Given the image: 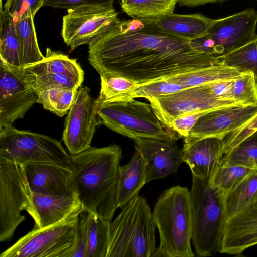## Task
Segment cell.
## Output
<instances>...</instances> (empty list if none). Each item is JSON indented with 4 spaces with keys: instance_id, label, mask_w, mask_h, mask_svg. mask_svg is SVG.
I'll use <instances>...</instances> for the list:
<instances>
[{
    "instance_id": "cell-1",
    "label": "cell",
    "mask_w": 257,
    "mask_h": 257,
    "mask_svg": "<svg viewBox=\"0 0 257 257\" xmlns=\"http://www.w3.org/2000/svg\"><path fill=\"white\" fill-rule=\"evenodd\" d=\"M88 60L98 72L121 76L138 85L192 72L221 63L192 41L165 33L138 19H118L89 46Z\"/></svg>"
},
{
    "instance_id": "cell-2",
    "label": "cell",
    "mask_w": 257,
    "mask_h": 257,
    "mask_svg": "<svg viewBox=\"0 0 257 257\" xmlns=\"http://www.w3.org/2000/svg\"><path fill=\"white\" fill-rule=\"evenodd\" d=\"M122 150L117 145L91 147L70 155L72 184L84 211L111 222L117 197Z\"/></svg>"
},
{
    "instance_id": "cell-3",
    "label": "cell",
    "mask_w": 257,
    "mask_h": 257,
    "mask_svg": "<svg viewBox=\"0 0 257 257\" xmlns=\"http://www.w3.org/2000/svg\"><path fill=\"white\" fill-rule=\"evenodd\" d=\"M160 245L152 256L193 257L190 191L176 186L164 191L153 209Z\"/></svg>"
},
{
    "instance_id": "cell-4",
    "label": "cell",
    "mask_w": 257,
    "mask_h": 257,
    "mask_svg": "<svg viewBox=\"0 0 257 257\" xmlns=\"http://www.w3.org/2000/svg\"><path fill=\"white\" fill-rule=\"evenodd\" d=\"M109 227L107 257H150L156 249L153 213L138 196L122 208Z\"/></svg>"
},
{
    "instance_id": "cell-5",
    "label": "cell",
    "mask_w": 257,
    "mask_h": 257,
    "mask_svg": "<svg viewBox=\"0 0 257 257\" xmlns=\"http://www.w3.org/2000/svg\"><path fill=\"white\" fill-rule=\"evenodd\" d=\"M224 195L209 183L193 176L190 191L191 241L198 256H209L220 252L227 220Z\"/></svg>"
},
{
    "instance_id": "cell-6",
    "label": "cell",
    "mask_w": 257,
    "mask_h": 257,
    "mask_svg": "<svg viewBox=\"0 0 257 257\" xmlns=\"http://www.w3.org/2000/svg\"><path fill=\"white\" fill-rule=\"evenodd\" d=\"M100 124L133 140L148 138L167 142L179 138L159 120L150 103L133 99L98 107Z\"/></svg>"
},
{
    "instance_id": "cell-7",
    "label": "cell",
    "mask_w": 257,
    "mask_h": 257,
    "mask_svg": "<svg viewBox=\"0 0 257 257\" xmlns=\"http://www.w3.org/2000/svg\"><path fill=\"white\" fill-rule=\"evenodd\" d=\"M70 154L59 141L46 135L20 130L8 124L0 128V158L20 165L53 163L71 169Z\"/></svg>"
},
{
    "instance_id": "cell-8",
    "label": "cell",
    "mask_w": 257,
    "mask_h": 257,
    "mask_svg": "<svg viewBox=\"0 0 257 257\" xmlns=\"http://www.w3.org/2000/svg\"><path fill=\"white\" fill-rule=\"evenodd\" d=\"M30 193L21 167L0 158V241L11 239L25 220L21 212L28 208Z\"/></svg>"
},
{
    "instance_id": "cell-9",
    "label": "cell",
    "mask_w": 257,
    "mask_h": 257,
    "mask_svg": "<svg viewBox=\"0 0 257 257\" xmlns=\"http://www.w3.org/2000/svg\"><path fill=\"white\" fill-rule=\"evenodd\" d=\"M256 27L257 11L247 8L216 19L204 36L192 42L200 50L219 57L252 41L257 37Z\"/></svg>"
},
{
    "instance_id": "cell-10",
    "label": "cell",
    "mask_w": 257,
    "mask_h": 257,
    "mask_svg": "<svg viewBox=\"0 0 257 257\" xmlns=\"http://www.w3.org/2000/svg\"><path fill=\"white\" fill-rule=\"evenodd\" d=\"M79 216L49 227L33 228L0 256L70 257L75 245Z\"/></svg>"
},
{
    "instance_id": "cell-11",
    "label": "cell",
    "mask_w": 257,
    "mask_h": 257,
    "mask_svg": "<svg viewBox=\"0 0 257 257\" xmlns=\"http://www.w3.org/2000/svg\"><path fill=\"white\" fill-rule=\"evenodd\" d=\"M67 12L63 17L62 36L70 51L84 44H94L119 19V13L107 6H83Z\"/></svg>"
},
{
    "instance_id": "cell-12",
    "label": "cell",
    "mask_w": 257,
    "mask_h": 257,
    "mask_svg": "<svg viewBox=\"0 0 257 257\" xmlns=\"http://www.w3.org/2000/svg\"><path fill=\"white\" fill-rule=\"evenodd\" d=\"M146 99L159 120L170 130L172 122L179 116L241 105L235 101L215 98L211 92L209 83L190 87L169 94L148 97Z\"/></svg>"
},
{
    "instance_id": "cell-13",
    "label": "cell",
    "mask_w": 257,
    "mask_h": 257,
    "mask_svg": "<svg viewBox=\"0 0 257 257\" xmlns=\"http://www.w3.org/2000/svg\"><path fill=\"white\" fill-rule=\"evenodd\" d=\"M23 68L28 81L38 94L54 87L78 89L84 81V71L76 59L49 48L43 60Z\"/></svg>"
},
{
    "instance_id": "cell-14",
    "label": "cell",
    "mask_w": 257,
    "mask_h": 257,
    "mask_svg": "<svg viewBox=\"0 0 257 257\" xmlns=\"http://www.w3.org/2000/svg\"><path fill=\"white\" fill-rule=\"evenodd\" d=\"M38 97L23 67L0 61V128L22 119Z\"/></svg>"
},
{
    "instance_id": "cell-15",
    "label": "cell",
    "mask_w": 257,
    "mask_h": 257,
    "mask_svg": "<svg viewBox=\"0 0 257 257\" xmlns=\"http://www.w3.org/2000/svg\"><path fill=\"white\" fill-rule=\"evenodd\" d=\"M89 87H80L66 117L62 140L70 155H76L91 147L97 126L101 125L96 99Z\"/></svg>"
},
{
    "instance_id": "cell-16",
    "label": "cell",
    "mask_w": 257,
    "mask_h": 257,
    "mask_svg": "<svg viewBox=\"0 0 257 257\" xmlns=\"http://www.w3.org/2000/svg\"><path fill=\"white\" fill-rule=\"evenodd\" d=\"M20 166L31 192L61 196L76 195L70 168L45 162H29Z\"/></svg>"
},
{
    "instance_id": "cell-17",
    "label": "cell",
    "mask_w": 257,
    "mask_h": 257,
    "mask_svg": "<svg viewBox=\"0 0 257 257\" xmlns=\"http://www.w3.org/2000/svg\"><path fill=\"white\" fill-rule=\"evenodd\" d=\"M257 113L256 105H236L209 111L199 117L185 138L223 139Z\"/></svg>"
},
{
    "instance_id": "cell-18",
    "label": "cell",
    "mask_w": 257,
    "mask_h": 257,
    "mask_svg": "<svg viewBox=\"0 0 257 257\" xmlns=\"http://www.w3.org/2000/svg\"><path fill=\"white\" fill-rule=\"evenodd\" d=\"M83 211L76 195L61 196L31 192L26 211L35 221L33 228L40 229L78 217Z\"/></svg>"
},
{
    "instance_id": "cell-19",
    "label": "cell",
    "mask_w": 257,
    "mask_h": 257,
    "mask_svg": "<svg viewBox=\"0 0 257 257\" xmlns=\"http://www.w3.org/2000/svg\"><path fill=\"white\" fill-rule=\"evenodd\" d=\"M135 147L141 152L145 161L146 182L163 178L176 172L184 162L181 149L175 141L136 138Z\"/></svg>"
},
{
    "instance_id": "cell-20",
    "label": "cell",
    "mask_w": 257,
    "mask_h": 257,
    "mask_svg": "<svg viewBox=\"0 0 257 257\" xmlns=\"http://www.w3.org/2000/svg\"><path fill=\"white\" fill-rule=\"evenodd\" d=\"M181 150L184 162L189 166L193 176L209 183L224 157L223 139L184 138Z\"/></svg>"
},
{
    "instance_id": "cell-21",
    "label": "cell",
    "mask_w": 257,
    "mask_h": 257,
    "mask_svg": "<svg viewBox=\"0 0 257 257\" xmlns=\"http://www.w3.org/2000/svg\"><path fill=\"white\" fill-rule=\"evenodd\" d=\"M257 245V201L228 218L225 224L220 253L241 255Z\"/></svg>"
},
{
    "instance_id": "cell-22",
    "label": "cell",
    "mask_w": 257,
    "mask_h": 257,
    "mask_svg": "<svg viewBox=\"0 0 257 257\" xmlns=\"http://www.w3.org/2000/svg\"><path fill=\"white\" fill-rule=\"evenodd\" d=\"M153 28L193 41L204 36L216 19L202 14L181 15L172 13L148 18H138Z\"/></svg>"
},
{
    "instance_id": "cell-23",
    "label": "cell",
    "mask_w": 257,
    "mask_h": 257,
    "mask_svg": "<svg viewBox=\"0 0 257 257\" xmlns=\"http://www.w3.org/2000/svg\"><path fill=\"white\" fill-rule=\"evenodd\" d=\"M135 152L127 164L120 166L117 207L122 208L138 196L146 183L145 161L140 151Z\"/></svg>"
},
{
    "instance_id": "cell-24",
    "label": "cell",
    "mask_w": 257,
    "mask_h": 257,
    "mask_svg": "<svg viewBox=\"0 0 257 257\" xmlns=\"http://www.w3.org/2000/svg\"><path fill=\"white\" fill-rule=\"evenodd\" d=\"M1 0L0 61L23 67L19 39L14 17L4 9Z\"/></svg>"
},
{
    "instance_id": "cell-25",
    "label": "cell",
    "mask_w": 257,
    "mask_h": 257,
    "mask_svg": "<svg viewBox=\"0 0 257 257\" xmlns=\"http://www.w3.org/2000/svg\"><path fill=\"white\" fill-rule=\"evenodd\" d=\"M243 71L221 62L192 72L177 75L165 81L192 87L219 81L235 79L242 75Z\"/></svg>"
},
{
    "instance_id": "cell-26",
    "label": "cell",
    "mask_w": 257,
    "mask_h": 257,
    "mask_svg": "<svg viewBox=\"0 0 257 257\" xmlns=\"http://www.w3.org/2000/svg\"><path fill=\"white\" fill-rule=\"evenodd\" d=\"M257 201V170H254L224 195L227 219Z\"/></svg>"
},
{
    "instance_id": "cell-27",
    "label": "cell",
    "mask_w": 257,
    "mask_h": 257,
    "mask_svg": "<svg viewBox=\"0 0 257 257\" xmlns=\"http://www.w3.org/2000/svg\"><path fill=\"white\" fill-rule=\"evenodd\" d=\"M33 18L32 13L28 12L14 19L20 44L23 67L45 58L39 47Z\"/></svg>"
},
{
    "instance_id": "cell-28",
    "label": "cell",
    "mask_w": 257,
    "mask_h": 257,
    "mask_svg": "<svg viewBox=\"0 0 257 257\" xmlns=\"http://www.w3.org/2000/svg\"><path fill=\"white\" fill-rule=\"evenodd\" d=\"M101 89L96 102L98 107L106 103L131 100L138 84L124 77L105 73H99Z\"/></svg>"
},
{
    "instance_id": "cell-29",
    "label": "cell",
    "mask_w": 257,
    "mask_h": 257,
    "mask_svg": "<svg viewBox=\"0 0 257 257\" xmlns=\"http://www.w3.org/2000/svg\"><path fill=\"white\" fill-rule=\"evenodd\" d=\"M122 10L134 19L158 17L174 13L178 0H120Z\"/></svg>"
},
{
    "instance_id": "cell-30",
    "label": "cell",
    "mask_w": 257,
    "mask_h": 257,
    "mask_svg": "<svg viewBox=\"0 0 257 257\" xmlns=\"http://www.w3.org/2000/svg\"><path fill=\"white\" fill-rule=\"evenodd\" d=\"M110 222L89 212L87 257H107Z\"/></svg>"
},
{
    "instance_id": "cell-31",
    "label": "cell",
    "mask_w": 257,
    "mask_h": 257,
    "mask_svg": "<svg viewBox=\"0 0 257 257\" xmlns=\"http://www.w3.org/2000/svg\"><path fill=\"white\" fill-rule=\"evenodd\" d=\"M78 89L58 87L48 88L38 93L37 103L45 109L62 117L68 113Z\"/></svg>"
},
{
    "instance_id": "cell-32",
    "label": "cell",
    "mask_w": 257,
    "mask_h": 257,
    "mask_svg": "<svg viewBox=\"0 0 257 257\" xmlns=\"http://www.w3.org/2000/svg\"><path fill=\"white\" fill-rule=\"evenodd\" d=\"M221 164L239 165L257 170V131L246 138L229 154L224 156Z\"/></svg>"
},
{
    "instance_id": "cell-33",
    "label": "cell",
    "mask_w": 257,
    "mask_h": 257,
    "mask_svg": "<svg viewBox=\"0 0 257 257\" xmlns=\"http://www.w3.org/2000/svg\"><path fill=\"white\" fill-rule=\"evenodd\" d=\"M219 58L222 63L243 71H252L257 76V37L247 45Z\"/></svg>"
},
{
    "instance_id": "cell-34",
    "label": "cell",
    "mask_w": 257,
    "mask_h": 257,
    "mask_svg": "<svg viewBox=\"0 0 257 257\" xmlns=\"http://www.w3.org/2000/svg\"><path fill=\"white\" fill-rule=\"evenodd\" d=\"M253 170L241 166L221 164L211 178L209 184L225 195Z\"/></svg>"
},
{
    "instance_id": "cell-35",
    "label": "cell",
    "mask_w": 257,
    "mask_h": 257,
    "mask_svg": "<svg viewBox=\"0 0 257 257\" xmlns=\"http://www.w3.org/2000/svg\"><path fill=\"white\" fill-rule=\"evenodd\" d=\"M233 100L244 105H257V76L250 71H244L234 80Z\"/></svg>"
},
{
    "instance_id": "cell-36",
    "label": "cell",
    "mask_w": 257,
    "mask_h": 257,
    "mask_svg": "<svg viewBox=\"0 0 257 257\" xmlns=\"http://www.w3.org/2000/svg\"><path fill=\"white\" fill-rule=\"evenodd\" d=\"M190 87L168 81H160L138 85L134 93L133 98L164 95L179 91Z\"/></svg>"
},
{
    "instance_id": "cell-37",
    "label": "cell",
    "mask_w": 257,
    "mask_h": 257,
    "mask_svg": "<svg viewBox=\"0 0 257 257\" xmlns=\"http://www.w3.org/2000/svg\"><path fill=\"white\" fill-rule=\"evenodd\" d=\"M256 131L257 113L238 128L228 134L223 139L224 156L229 154L240 143Z\"/></svg>"
},
{
    "instance_id": "cell-38",
    "label": "cell",
    "mask_w": 257,
    "mask_h": 257,
    "mask_svg": "<svg viewBox=\"0 0 257 257\" xmlns=\"http://www.w3.org/2000/svg\"><path fill=\"white\" fill-rule=\"evenodd\" d=\"M88 213L84 210L79 216L76 228L75 245L70 257H87Z\"/></svg>"
},
{
    "instance_id": "cell-39",
    "label": "cell",
    "mask_w": 257,
    "mask_h": 257,
    "mask_svg": "<svg viewBox=\"0 0 257 257\" xmlns=\"http://www.w3.org/2000/svg\"><path fill=\"white\" fill-rule=\"evenodd\" d=\"M45 0H6L3 6L15 19L30 12L34 17L37 11L43 7Z\"/></svg>"
},
{
    "instance_id": "cell-40",
    "label": "cell",
    "mask_w": 257,
    "mask_h": 257,
    "mask_svg": "<svg viewBox=\"0 0 257 257\" xmlns=\"http://www.w3.org/2000/svg\"><path fill=\"white\" fill-rule=\"evenodd\" d=\"M208 112H198L179 116L172 122L170 130L179 138L186 137L199 117Z\"/></svg>"
},
{
    "instance_id": "cell-41",
    "label": "cell",
    "mask_w": 257,
    "mask_h": 257,
    "mask_svg": "<svg viewBox=\"0 0 257 257\" xmlns=\"http://www.w3.org/2000/svg\"><path fill=\"white\" fill-rule=\"evenodd\" d=\"M114 0H45L43 6L65 9H74L83 6H113Z\"/></svg>"
},
{
    "instance_id": "cell-42",
    "label": "cell",
    "mask_w": 257,
    "mask_h": 257,
    "mask_svg": "<svg viewBox=\"0 0 257 257\" xmlns=\"http://www.w3.org/2000/svg\"><path fill=\"white\" fill-rule=\"evenodd\" d=\"M235 79L225 80L209 83L213 95L220 100L235 101L233 98Z\"/></svg>"
},
{
    "instance_id": "cell-43",
    "label": "cell",
    "mask_w": 257,
    "mask_h": 257,
    "mask_svg": "<svg viewBox=\"0 0 257 257\" xmlns=\"http://www.w3.org/2000/svg\"><path fill=\"white\" fill-rule=\"evenodd\" d=\"M227 1V0H178V3L181 6L194 7L209 3L220 4Z\"/></svg>"
},
{
    "instance_id": "cell-44",
    "label": "cell",
    "mask_w": 257,
    "mask_h": 257,
    "mask_svg": "<svg viewBox=\"0 0 257 257\" xmlns=\"http://www.w3.org/2000/svg\"><path fill=\"white\" fill-rule=\"evenodd\" d=\"M120 1V0H119Z\"/></svg>"
}]
</instances>
